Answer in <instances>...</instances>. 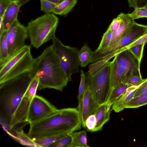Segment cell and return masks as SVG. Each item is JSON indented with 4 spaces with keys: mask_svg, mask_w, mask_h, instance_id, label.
Returning a JSON list of instances; mask_svg holds the SVG:
<instances>
[{
    "mask_svg": "<svg viewBox=\"0 0 147 147\" xmlns=\"http://www.w3.org/2000/svg\"><path fill=\"white\" fill-rule=\"evenodd\" d=\"M13 0H0V17L2 18L4 13Z\"/></svg>",
    "mask_w": 147,
    "mask_h": 147,
    "instance_id": "f35d334b",
    "label": "cell"
},
{
    "mask_svg": "<svg viewBox=\"0 0 147 147\" xmlns=\"http://www.w3.org/2000/svg\"><path fill=\"white\" fill-rule=\"evenodd\" d=\"M0 35H1L2 33L5 31L4 25L2 18H0Z\"/></svg>",
    "mask_w": 147,
    "mask_h": 147,
    "instance_id": "ab89813d",
    "label": "cell"
},
{
    "mask_svg": "<svg viewBox=\"0 0 147 147\" xmlns=\"http://www.w3.org/2000/svg\"><path fill=\"white\" fill-rule=\"evenodd\" d=\"M131 13H128L129 16L134 20L141 18H147V9L146 7L137 8Z\"/></svg>",
    "mask_w": 147,
    "mask_h": 147,
    "instance_id": "1f68e13d",
    "label": "cell"
},
{
    "mask_svg": "<svg viewBox=\"0 0 147 147\" xmlns=\"http://www.w3.org/2000/svg\"><path fill=\"white\" fill-rule=\"evenodd\" d=\"M110 64L111 92L131 73L120 67L114 58L111 61Z\"/></svg>",
    "mask_w": 147,
    "mask_h": 147,
    "instance_id": "9a60e30c",
    "label": "cell"
},
{
    "mask_svg": "<svg viewBox=\"0 0 147 147\" xmlns=\"http://www.w3.org/2000/svg\"><path fill=\"white\" fill-rule=\"evenodd\" d=\"M129 6L134 9L147 6V0H127Z\"/></svg>",
    "mask_w": 147,
    "mask_h": 147,
    "instance_id": "d590c367",
    "label": "cell"
},
{
    "mask_svg": "<svg viewBox=\"0 0 147 147\" xmlns=\"http://www.w3.org/2000/svg\"><path fill=\"white\" fill-rule=\"evenodd\" d=\"M147 104V92L133 98L126 105L125 108H136Z\"/></svg>",
    "mask_w": 147,
    "mask_h": 147,
    "instance_id": "484cf974",
    "label": "cell"
},
{
    "mask_svg": "<svg viewBox=\"0 0 147 147\" xmlns=\"http://www.w3.org/2000/svg\"><path fill=\"white\" fill-rule=\"evenodd\" d=\"M28 36L26 27L16 20L7 30L8 54L7 61L26 45L25 41Z\"/></svg>",
    "mask_w": 147,
    "mask_h": 147,
    "instance_id": "30bf717a",
    "label": "cell"
},
{
    "mask_svg": "<svg viewBox=\"0 0 147 147\" xmlns=\"http://www.w3.org/2000/svg\"><path fill=\"white\" fill-rule=\"evenodd\" d=\"M111 61L95 72L87 75L86 86L94 100L100 105L107 101L111 91Z\"/></svg>",
    "mask_w": 147,
    "mask_h": 147,
    "instance_id": "8992f818",
    "label": "cell"
},
{
    "mask_svg": "<svg viewBox=\"0 0 147 147\" xmlns=\"http://www.w3.org/2000/svg\"><path fill=\"white\" fill-rule=\"evenodd\" d=\"M73 132L68 134L50 147H71L72 142Z\"/></svg>",
    "mask_w": 147,
    "mask_h": 147,
    "instance_id": "f1b7e54d",
    "label": "cell"
},
{
    "mask_svg": "<svg viewBox=\"0 0 147 147\" xmlns=\"http://www.w3.org/2000/svg\"><path fill=\"white\" fill-rule=\"evenodd\" d=\"M26 72L0 84L1 109L9 127L25 92L34 76Z\"/></svg>",
    "mask_w": 147,
    "mask_h": 147,
    "instance_id": "3957f363",
    "label": "cell"
},
{
    "mask_svg": "<svg viewBox=\"0 0 147 147\" xmlns=\"http://www.w3.org/2000/svg\"><path fill=\"white\" fill-rule=\"evenodd\" d=\"M147 42V33L144 36L140 37L135 41L133 42L129 45L119 50H118V52L119 53H120L125 50H127L129 48L144 43H146Z\"/></svg>",
    "mask_w": 147,
    "mask_h": 147,
    "instance_id": "e575fe53",
    "label": "cell"
},
{
    "mask_svg": "<svg viewBox=\"0 0 147 147\" xmlns=\"http://www.w3.org/2000/svg\"><path fill=\"white\" fill-rule=\"evenodd\" d=\"M146 7V9H147V6Z\"/></svg>",
    "mask_w": 147,
    "mask_h": 147,
    "instance_id": "7bdbcfd3",
    "label": "cell"
},
{
    "mask_svg": "<svg viewBox=\"0 0 147 147\" xmlns=\"http://www.w3.org/2000/svg\"><path fill=\"white\" fill-rule=\"evenodd\" d=\"M120 13L122 17V22L118 29L113 32L109 46L122 38L127 34L135 22L134 20L129 16L128 13Z\"/></svg>",
    "mask_w": 147,
    "mask_h": 147,
    "instance_id": "5bb4252c",
    "label": "cell"
},
{
    "mask_svg": "<svg viewBox=\"0 0 147 147\" xmlns=\"http://www.w3.org/2000/svg\"><path fill=\"white\" fill-rule=\"evenodd\" d=\"M52 40L51 45L60 66L68 82L71 81V75L79 72V51L77 48L64 45L55 36Z\"/></svg>",
    "mask_w": 147,
    "mask_h": 147,
    "instance_id": "52a82bcc",
    "label": "cell"
},
{
    "mask_svg": "<svg viewBox=\"0 0 147 147\" xmlns=\"http://www.w3.org/2000/svg\"><path fill=\"white\" fill-rule=\"evenodd\" d=\"M87 135L86 131L73 132L72 142L71 147H88Z\"/></svg>",
    "mask_w": 147,
    "mask_h": 147,
    "instance_id": "603a6c76",
    "label": "cell"
},
{
    "mask_svg": "<svg viewBox=\"0 0 147 147\" xmlns=\"http://www.w3.org/2000/svg\"><path fill=\"white\" fill-rule=\"evenodd\" d=\"M100 105L94 100L86 86L82 100L81 114L83 127L86 128L85 122L86 119L90 115L94 114Z\"/></svg>",
    "mask_w": 147,
    "mask_h": 147,
    "instance_id": "4fadbf2b",
    "label": "cell"
},
{
    "mask_svg": "<svg viewBox=\"0 0 147 147\" xmlns=\"http://www.w3.org/2000/svg\"><path fill=\"white\" fill-rule=\"evenodd\" d=\"M34 60L30 46L26 45L0 66V84L31 71Z\"/></svg>",
    "mask_w": 147,
    "mask_h": 147,
    "instance_id": "5b68a950",
    "label": "cell"
},
{
    "mask_svg": "<svg viewBox=\"0 0 147 147\" xmlns=\"http://www.w3.org/2000/svg\"><path fill=\"white\" fill-rule=\"evenodd\" d=\"M147 33V26L135 22L127 34L119 41L104 49L95 51L91 63H94L105 56L129 45Z\"/></svg>",
    "mask_w": 147,
    "mask_h": 147,
    "instance_id": "ba28073f",
    "label": "cell"
},
{
    "mask_svg": "<svg viewBox=\"0 0 147 147\" xmlns=\"http://www.w3.org/2000/svg\"><path fill=\"white\" fill-rule=\"evenodd\" d=\"M31 71L39 78V90L48 88L62 91L68 82L52 45L34 59Z\"/></svg>",
    "mask_w": 147,
    "mask_h": 147,
    "instance_id": "7a4b0ae2",
    "label": "cell"
},
{
    "mask_svg": "<svg viewBox=\"0 0 147 147\" xmlns=\"http://www.w3.org/2000/svg\"><path fill=\"white\" fill-rule=\"evenodd\" d=\"M94 53L87 45H84L78 53L80 66L84 67L90 63Z\"/></svg>",
    "mask_w": 147,
    "mask_h": 147,
    "instance_id": "ffe728a7",
    "label": "cell"
},
{
    "mask_svg": "<svg viewBox=\"0 0 147 147\" xmlns=\"http://www.w3.org/2000/svg\"><path fill=\"white\" fill-rule=\"evenodd\" d=\"M15 133L17 140L21 144L27 146L36 147L33 139L24 134L22 129L16 131Z\"/></svg>",
    "mask_w": 147,
    "mask_h": 147,
    "instance_id": "4316f807",
    "label": "cell"
},
{
    "mask_svg": "<svg viewBox=\"0 0 147 147\" xmlns=\"http://www.w3.org/2000/svg\"><path fill=\"white\" fill-rule=\"evenodd\" d=\"M111 106L105 103L100 105L96 109L94 113L96 124L93 132L102 130L104 125L109 120Z\"/></svg>",
    "mask_w": 147,
    "mask_h": 147,
    "instance_id": "2e32d148",
    "label": "cell"
},
{
    "mask_svg": "<svg viewBox=\"0 0 147 147\" xmlns=\"http://www.w3.org/2000/svg\"><path fill=\"white\" fill-rule=\"evenodd\" d=\"M30 124L27 135L32 139L68 134L80 130L81 117L77 108L58 109L46 118Z\"/></svg>",
    "mask_w": 147,
    "mask_h": 147,
    "instance_id": "6da1fadb",
    "label": "cell"
},
{
    "mask_svg": "<svg viewBox=\"0 0 147 147\" xmlns=\"http://www.w3.org/2000/svg\"><path fill=\"white\" fill-rule=\"evenodd\" d=\"M39 83L38 78L36 76H34L30 82L9 123V129L10 130L19 124L27 123V116L29 107L32 99L36 95Z\"/></svg>",
    "mask_w": 147,
    "mask_h": 147,
    "instance_id": "9c48e42d",
    "label": "cell"
},
{
    "mask_svg": "<svg viewBox=\"0 0 147 147\" xmlns=\"http://www.w3.org/2000/svg\"><path fill=\"white\" fill-rule=\"evenodd\" d=\"M138 87L131 86L128 88L120 98L112 105L111 110L116 113L123 110L127 103L134 98Z\"/></svg>",
    "mask_w": 147,
    "mask_h": 147,
    "instance_id": "ac0fdd59",
    "label": "cell"
},
{
    "mask_svg": "<svg viewBox=\"0 0 147 147\" xmlns=\"http://www.w3.org/2000/svg\"><path fill=\"white\" fill-rule=\"evenodd\" d=\"M114 59L121 68L131 73L141 76L140 69V64L128 49L118 53L115 56Z\"/></svg>",
    "mask_w": 147,
    "mask_h": 147,
    "instance_id": "7c38bea8",
    "label": "cell"
},
{
    "mask_svg": "<svg viewBox=\"0 0 147 147\" xmlns=\"http://www.w3.org/2000/svg\"><path fill=\"white\" fill-rule=\"evenodd\" d=\"M77 0H64L57 5L53 13L59 15L66 16L75 6Z\"/></svg>",
    "mask_w": 147,
    "mask_h": 147,
    "instance_id": "44dd1931",
    "label": "cell"
},
{
    "mask_svg": "<svg viewBox=\"0 0 147 147\" xmlns=\"http://www.w3.org/2000/svg\"><path fill=\"white\" fill-rule=\"evenodd\" d=\"M122 21L121 13L114 19L109 26V28L113 32L116 31L119 27Z\"/></svg>",
    "mask_w": 147,
    "mask_h": 147,
    "instance_id": "8d00e7d4",
    "label": "cell"
},
{
    "mask_svg": "<svg viewBox=\"0 0 147 147\" xmlns=\"http://www.w3.org/2000/svg\"><path fill=\"white\" fill-rule=\"evenodd\" d=\"M20 5L22 6L30 0H18Z\"/></svg>",
    "mask_w": 147,
    "mask_h": 147,
    "instance_id": "b9f144b4",
    "label": "cell"
},
{
    "mask_svg": "<svg viewBox=\"0 0 147 147\" xmlns=\"http://www.w3.org/2000/svg\"><path fill=\"white\" fill-rule=\"evenodd\" d=\"M20 7L18 0H13L5 11L1 18L5 30H7L17 19L18 14Z\"/></svg>",
    "mask_w": 147,
    "mask_h": 147,
    "instance_id": "e0dca14e",
    "label": "cell"
},
{
    "mask_svg": "<svg viewBox=\"0 0 147 147\" xmlns=\"http://www.w3.org/2000/svg\"><path fill=\"white\" fill-rule=\"evenodd\" d=\"M145 44L144 43L137 45L128 49L138 60L140 64L143 57V49Z\"/></svg>",
    "mask_w": 147,
    "mask_h": 147,
    "instance_id": "4dcf8cb0",
    "label": "cell"
},
{
    "mask_svg": "<svg viewBox=\"0 0 147 147\" xmlns=\"http://www.w3.org/2000/svg\"><path fill=\"white\" fill-rule=\"evenodd\" d=\"M142 76L140 75L131 74L124 80L122 83L127 84L132 86L138 87L143 82Z\"/></svg>",
    "mask_w": 147,
    "mask_h": 147,
    "instance_id": "f546056e",
    "label": "cell"
},
{
    "mask_svg": "<svg viewBox=\"0 0 147 147\" xmlns=\"http://www.w3.org/2000/svg\"><path fill=\"white\" fill-rule=\"evenodd\" d=\"M147 92V78L144 79L142 82L138 86L134 98Z\"/></svg>",
    "mask_w": 147,
    "mask_h": 147,
    "instance_id": "74e56055",
    "label": "cell"
},
{
    "mask_svg": "<svg viewBox=\"0 0 147 147\" xmlns=\"http://www.w3.org/2000/svg\"><path fill=\"white\" fill-rule=\"evenodd\" d=\"M86 77L84 71L80 70V79L79 88L78 100V106L77 108L81 116L82 100L86 89Z\"/></svg>",
    "mask_w": 147,
    "mask_h": 147,
    "instance_id": "d4e9b609",
    "label": "cell"
},
{
    "mask_svg": "<svg viewBox=\"0 0 147 147\" xmlns=\"http://www.w3.org/2000/svg\"><path fill=\"white\" fill-rule=\"evenodd\" d=\"M67 134L52 136L33 139L36 147H48L56 142Z\"/></svg>",
    "mask_w": 147,
    "mask_h": 147,
    "instance_id": "cb8c5ba5",
    "label": "cell"
},
{
    "mask_svg": "<svg viewBox=\"0 0 147 147\" xmlns=\"http://www.w3.org/2000/svg\"><path fill=\"white\" fill-rule=\"evenodd\" d=\"M53 3H54L57 5L62 3L64 0H46Z\"/></svg>",
    "mask_w": 147,
    "mask_h": 147,
    "instance_id": "60d3db41",
    "label": "cell"
},
{
    "mask_svg": "<svg viewBox=\"0 0 147 147\" xmlns=\"http://www.w3.org/2000/svg\"><path fill=\"white\" fill-rule=\"evenodd\" d=\"M59 19L53 14L46 13L30 21L26 27L31 44L38 48L55 36Z\"/></svg>",
    "mask_w": 147,
    "mask_h": 147,
    "instance_id": "277c9868",
    "label": "cell"
},
{
    "mask_svg": "<svg viewBox=\"0 0 147 147\" xmlns=\"http://www.w3.org/2000/svg\"><path fill=\"white\" fill-rule=\"evenodd\" d=\"M57 109L45 98L36 95L30 104L26 122L30 124L40 121L53 113Z\"/></svg>",
    "mask_w": 147,
    "mask_h": 147,
    "instance_id": "8fae6325",
    "label": "cell"
},
{
    "mask_svg": "<svg viewBox=\"0 0 147 147\" xmlns=\"http://www.w3.org/2000/svg\"><path fill=\"white\" fill-rule=\"evenodd\" d=\"M40 8L42 11L46 13L53 12L57 5L46 0H40Z\"/></svg>",
    "mask_w": 147,
    "mask_h": 147,
    "instance_id": "d6a6232c",
    "label": "cell"
},
{
    "mask_svg": "<svg viewBox=\"0 0 147 147\" xmlns=\"http://www.w3.org/2000/svg\"><path fill=\"white\" fill-rule=\"evenodd\" d=\"M8 57L7 30L0 35V66L7 61Z\"/></svg>",
    "mask_w": 147,
    "mask_h": 147,
    "instance_id": "7402d4cb",
    "label": "cell"
},
{
    "mask_svg": "<svg viewBox=\"0 0 147 147\" xmlns=\"http://www.w3.org/2000/svg\"><path fill=\"white\" fill-rule=\"evenodd\" d=\"M96 124V119L95 115L94 114L91 115L88 117L86 120V128L88 131L93 132Z\"/></svg>",
    "mask_w": 147,
    "mask_h": 147,
    "instance_id": "836d02e7",
    "label": "cell"
},
{
    "mask_svg": "<svg viewBox=\"0 0 147 147\" xmlns=\"http://www.w3.org/2000/svg\"><path fill=\"white\" fill-rule=\"evenodd\" d=\"M113 32L109 28L104 34L98 48L95 51H98L108 47L111 41Z\"/></svg>",
    "mask_w": 147,
    "mask_h": 147,
    "instance_id": "83f0119b",
    "label": "cell"
},
{
    "mask_svg": "<svg viewBox=\"0 0 147 147\" xmlns=\"http://www.w3.org/2000/svg\"><path fill=\"white\" fill-rule=\"evenodd\" d=\"M132 86L127 84L122 83L111 92L106 103L112 106L125 92L127 89Z\"/></svg>",
    "mask_w": 147,
    "mask_h": 147,
    "instance_id": "d6986e66",
    "label": "cell"
}]
</instances>
